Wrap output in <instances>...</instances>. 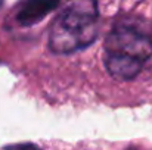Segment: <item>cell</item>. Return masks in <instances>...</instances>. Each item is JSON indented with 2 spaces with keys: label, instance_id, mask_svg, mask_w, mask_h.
Returning <instances> with one entry per match:
<instances>
[{
  "label": "cell",
  "instance_id": "cell-4",
  "mask_svg": "<svg viewBox=\"0 0 152 150\" xmlns=\"http://www.w3.org/2000/svg\"><path fill=\"white\" fill-rule=\"evenodd\" d=\"M4 150H42L39 146L33 143H16V144H9L6 146Z\"/></svg>",
  "mask_w": 152,
  "mask_h": 150
},
{
  "label": "cell",
  "instance_id": "cell-3",
  "mask_svg": "<svg viewBox=\"0 0 152 150\" xmlns=\"http://www.w3.org/2000/svg\"><path fill=\"white\" fill-rule=\"evenodd\" d=\"M62 0H24L13 13L15 22L21 27H31L53 12Z\"/></svg>",
  "mask_w": 152,
  "mask_h": 150
},
{
  "label": "cell",
  "instance_id": "cell-5",
  "mask_svg": "<svg viewBox=\"0 0 152 150\" xmlns=\"http://www.w3.org/2000/svg\"><path fill=\"white\" fill-rule=\"evenodd\" d=\"M1 1H3V0H0V6H1Z\"/></svg>",
  "mask_w": 152,
  "mask_h": 150
},
{
  "label": "cell",
  "instance_id": "cell-1",
  "mask_svg": "<svg viewBox=\"0 0 152 150\" xmlns=\"http://www.w3.org/2000/svg\"><path fill=\"white\" fill-rule=\"evenodd\" d=\"M96 0H71L56 16L49 31V49L69 54L90 46L98 36Z\"/></svg>",
  "mask_w": 152,
  "mask_h": 150
},
{
  "label": "cell",
  "instance_id": "cell-2",
  "mask_svg": "<svg viewBox=\"0 0 152 150\" xmlns=\"http://www.w3.org/2000/svg\"><path fill=\"white\" fill-rule=\"evenodd\" d=\"M152 56V40L137 28L120 24L105 41V66L121 81L133 80Z\"/></svg>",
  "mask_w": 152,
  "mask_h": 150
}]
</instances>
